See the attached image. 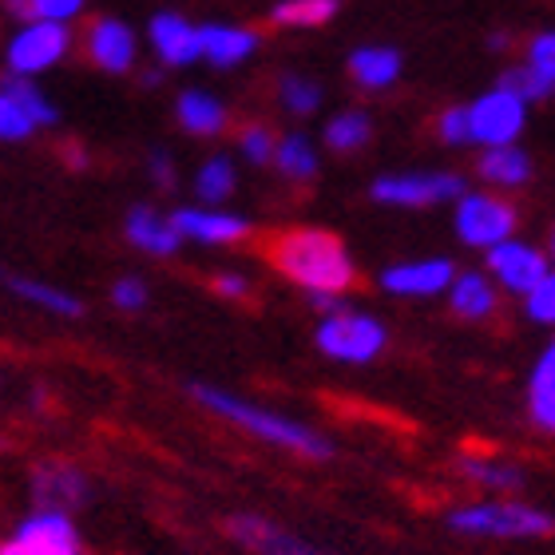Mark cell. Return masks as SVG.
<instances>
[{
  "mask_svg": "<svg viewBox=\"0 0 555 555\" xmlns=\"http://www.w3.org/2000/svg\"><path fill=\"white\" fill-rule=\"evenodd\" d=\"M270 262L289 278L301 294H341L353 289L358 267L349 258L346 243L322 227H294L270 243Z\"/></svg>",
  "mask_w": 555,
  "mask_h": 555,
  "instance_id": "1",
  "label": "cell"
},
{
  "mask_svg": "<svg viewBox=\"0 0 555 555\" xmlns=\"http://www.w3.org/2000/svg\"><path fill=\"white\" fill-rule=\"evenodd\" d=\"M191 397H195L198 405L207 409V413L222 416V421H231L234 428H243L250 437L267 440L274 449H286L294 456H306V461H330L334 456V440L318 433V428L301 425L294 416H282L267 405H255V401H246V397L231 393V389H219V385H207V382H195L186 385Z\"/></svg>",
  "mask_w": 555,
  "mask_h": 555,
  "instance_id": "2",
  "label": "cell"
},
{
  "mask_svg": "<svg viewBox=\"0 0 555 555\" xmlns=\"http://www.w3.org/2000/svg\"><path fill=\"white\" fill-rule=\"evenodd\" d=\"M456 535H473V540H547L555 535V516L535 508L528 500L512 496H488L476 504H461L444 516Z\"/></svg>",
  "mask_w": 555,
  "mask_h": 555,
  "instance_id": "3",
  "label": "cell"
},
{
  "mask_svg": "<svg viewBox=\"0 0 555 555\" xmlns=\"http://www.w3.org/2000/svg\"><path fill=\"white\" fill-rule=\"evenodd\" d=\"M318 349H322L330 361H341V365H373L389 349V330H385L382 318L358 310V306H346L337 313H325L318 322V334H313Z\"/></svg>",
  "mask_w": 555,
  "mask_h": 555,
  "instance_id": "4",
  "label": "cell"
},
{
  "mask_svg": "<svg viewBox=\"0 0 555 555\" xmlns=\"http://www.w3.org/2000/svg\"><path fill=\"white\" fill-rule=\"evenodd\" d=\"M516 222H520V210L512 207L508 195L500 191H464L456 203H452V231L464 246L473 250H492V246L516 238Z\"/></svg>",
  "mask_w": 555,
  "mask_h": 555,
  "instance_id": "5",
  "label": "cell"
},
{
  "mask_svg": "<svg viewBox=\"0 0 555 555\" xmlns=\"http://www.w3.org/2000/svg\"><path fill=\"white\" fill-rule=\"evenodd\" d=\"M464 191H468V183L456 171H393V175H377L370 183L373 203L397 210L452 207Z\"/></svg>",
  "mask_w": 555,
  "mask_h": 555,
  "instance_id": "6",
  "label": "cell"
},
{
  "mask_svg": "<svg viewBox=\"0 0 555 555\" xmlns=\"http://www.w3.org/2000/svg\"><path fill=\"white\" fill-rule=\"evenodd\" d=\"M528 112L532 107L524 104L520 95L492 83L488 92H480L468 104V131H473V147H508V143H520L524 128H528Z\"/></svg>",
  "mask_w": 555,
  "mask_h": 555,
  "instance_id": "7",
  "label": "cell"
},
{
  "mask_svg": "<svg viewBox=\"0 0 555 555\" xmlns=\"http://www.w3.org/2000/svg\"><path fill=\"white\" fill-rule=\"evenodd\" d=\"M485 270L504 294L524 301L547 274H552V258H547L544 246L528 243V238H508V243H500L488 250Z\"/></svg>",
  "mask_w": 555,
  "mask_h": 555,
  "instance_id": "8",
  "label": "cell"
},
{
  "mask_svg": "<svg viewBox=\"0 0 555 555\" xmlns=\"http://www.w3.org/2000/svg\"><path fill=\"white\" fill-rule=\"evenodd\" d=\"M0 555H83V540L64 512H33L0 544Z\"/></svg>",
  "mask_w": 555,
  "mask_h": 555,
  "instance_id": "9",
  "label": "cell"
},
{
  "mask_svg": "<svg viewBox=\"0 0 555 555\" xmlns=\"http://www.w3.org/2000/svg\"><path fill=\"white\" fill-rule=\"evenodd\" d=\"M72 36H68V24H52V21H36V24H24L21 33L9 40V72L12 76H36V72H48L52 64L64 60L68 52Z\"/></svg>",
  "mask_w": 555,
  "mask_h": 555,
  "instance_id": "10",
  "label": "cell"
},
{
  "mask_svg": "<svg viewBox=\"0 0 555 555\" xmlns=\"http://www.w3.org/2000/svg\"><path fill=\"white\" fill-rule=\"evenodd\" d=\"M227 535H231L238 547H246L250 555H337V552L318 547L313 540H306V535L289 532L282 524L267 520V516H255V512L231 516V520H227Z\"/></svg>",
  "mask_w": 555,
  "mask_h": 555,
  "instance_id": "11",
  "label": "cell"
},
{
  "mask_svg": "<svg viewBox=\"0 0 555 555\" xmlns=\"http://www.w3.org/2000/svg\"><path fill=\"white\" fill-rule=\"evenodd\" d=\"M461 270L452 267V258L428 255V258H405L382 270V289L393 298H440L449 294L452 278Z\"/></svg>",
  "mask_w": 555,
  "mask_h": 555,
  "instance_id": "12",
  "label": "cell"
},
{
  "mask_svg": "<svg viewBox=\"0 0 555 555\" xmlns=\"http://www.w3.org/2000/svg\"><path fill=\"white\" fill-rule=\"evenodd\" d=\"M88 476L76 468V464L64 461H44L33 468V504L36 512H76L88 504Z\"/></svg>",
  "mask_w": 555,
  "mask_h": 555,
  "instance_id": "13",
  "label": "cell"
},
{
  "mask_svg": "<svg viewBox=\"0 0 555 555\" xmlns=\"http://www.w3.org/2000/svg\"><path fill=\"white\" fill-rule=\"evenodd\" d=\"M171 222L183 238L203 243V246H227L250 234V219L231 215V210H219V207H183V210H175Z\"/></svg>",
  "mask_w": 555,
  "mask_h": 555,
  "instance_id": "14",
  "label": "cell"
},
{
  "mask_svg": "<svg viewBox=\"0 0 555 555\" xmlns=\"http://www.w3.org/2000/svg\"><path fill=\"white\" fill-rule=\"evenodd\" d=\"M151 44L159 52V60L167 68H186L203 60V40H198V24H191L179 12H159L147 28Z\"/></svg>",
  "mask_w": 555,
  "mask_h": 555,
  "instance_id": "15",
  "label": "cell"
},
{
  "mask_svg": "<svg viewBox=\"0 0 555 555\" xmlns=\"http://www.w3.org/2000/svg\"><path fill=\"white\" fill-rule=\"evenodd\" d=\"M500 294L504 289L488 278V270H461V274L452 278L449 286V310L461 318V322H488V318H496L500 310Z\"/></svg>",
  "mask_w": 555,
  "mask_h": 555,
  "instance_id": "16",
  "label": "cell"
},
{
  "mask_svg": "<svg viewBox=\"0 0 555 555\" xmlns=\"http://www.w3.org/2000/svg\"><path fill=\"white\" fill-rule=\"evenodd\" d=\"M535 163L532 155L520 147V143H508V147H488L476 155V179L488 183V191H520V186L532 183Z\"/></svg>",
  "mask_w": 555,
  "mask_h": 555,
  "instance_id": "17",
  "label": "cell"
},
{
  "mask_svg": "<svg viewBox=\"0 0 555 555\" xmlns=\"http://www.w3.org/2000/svg\"><path fill=\"white\" fill-rule=\"evenodd\" d=\"M456 473L473 488H485L488 496H512V492H524V485H528V468L524 464L504 461V456H488V452L461 456Z\"/></svg>",
  "mask_w": 555,
  "mask_h": 555,
  "instance_id": "18",
  "label": "cell"
},
{
  "mask_svg": "<svg viewBox=\"0 0 555 555\" xmlns=\"http://www.w3.org/2000/svg\"><path fill=\"white\" fill-rule=\"evenodd\" d=\"M405 72V56L393 44H361L349 52V80L361 92H389Z\"/></svg>",
  "mask_w": 555,
  "mask_h": 555,
  "instance_id": "19",
  "label": "cell"
},
{
  "mask_svg": "<svg viewBox=\"0 0 555 555\" xmlns=\"http://www.w3.org/2000/svg\"><path fill=\"white\" fill-rule=\"evenodd\" d=\"M83 48L95 68L116 72V76L135 64V33L124 21H95L83 36Z\"/></svg>",
  "mask_w": 555,
  "mask_h": 555,
  "instance_id": "20",
  "label": "cell"
},
{
  "mask_svg": "<svg viewBox=\"0 0 555 555\" xmlns=\"http://www.w3.org/2000/svg\"><path fill=\"white\" fill-rule=\"evenodd\" d=\"M198 40H203V60L215 68H238L258 52V33L238 24H198Z\"/></svg>",
  "mask_w": 555,
  "mask_h": 555,
  "instance_id": "21",
  "label": "cell"
},
{
  "mask_svg": "<svg viewBox=\"0 0 555 555\" xmlns=\"http://www.w3.org/2000/svg\"><path fill=\"white\" fill-rule=\"evenodd\" d=\"M528 421H532L540 433H552L555 437V337L544 346V353L535 358L532 373H528Z\"/></svg>",
  "mask_w": 555,
  "mask_h": 555,
  "instance_id": "22",
  "label": "cell"
},
{
  "mask_svg": "<svg viewBox=\"0 0 555 555\" xmlns=\"http://www.w3.org/2000/svg\"><path fill=\"white\" fill-rule=\"evenodd\" d=\"M124 231L128 238L139 246V250H147V255H175L179 243H183V234L175 231L171 215H159V210L151 207H135L124 222Z\"/></svg>",
  "mask_w": 555,
  "mask_h": 555,
  "instance_id": "23",
  "label": "cell"
},
{
  "mask_svg": "<svg viewBox=\"0 0 555 555\" xmlns=\"http://www.w3.org/2000/svg\"><path fill=\"white\" fill-rule=\"evenodd\" d=\"M0 286L12 289L16 298L40 306V310L60 313V318H80L83 313V306H80L76 294H68V289H60V286H48V282H36V278L12 274V270H4V267H0Z\"/></svg>",
  "mask_w": 555,
  "mask_h": 555,
  "instance_id": "24",
  "label": "cell"
},
{
  "mask_svg": "<svg viewBox=\"0 0 555 555\" xmlns=\"http://www.w3.org/2000/svg\"><path fill=\"white\" fill-rule=\"evenodd\" d=\"M175 116H179L183 131H191V135L210 139V135H222V131H227V104L215 100L210 92H198V88L179 95Z\"/></svg>",
  "mask_w": 555,
  "mask_h": 555,
  "instance_id": "25",
  "label": "cell"
},
{
  "mask_svg": "<svg viewBox=\"0 0 555 555\" xmlns=\"http://www.w3.org/2000/svg\"><path fill=\"white\" fill-rule=\"evenodd\" d=\"M274 167L282 179L289 183H310L322 159H318V147H313L310 135H301V131H289V135L278 139V151H274Z\"/></svg>",
  "mask_w": 555,
  "mask_h": 555,
  "instance_id": "26",
  "label": "cell"
},
{
  "mask_svg": "<svg viewBox=\"0 0 555 555\" xmlns=\"http://www.w3.org/2000/svg\"><path fill=\"white\" fill-rule=\"evenodd\" d=\"M325 147L337 151V155H353V151L370 147L373 139V116L370 112H361V107H346V112H337L322 131Z\"/></svg>",
  "mask_w": 555,
  "mask_h": 555,
  "instance_id": "27",
  "label": "cell"
},
{
  "mask_svg": "<svg viewBox=\"0 0 555 555\" xmlns=\"http://www.w3.org/2000/svg\"><path fill=\"white\" fill-rule=\"evenodd\" d=\"M341 9V0H278L270 9V21L278 28H322Z\"/></svg>",
  "mask_w": 555,
  "mask_h": 555,
  "instance_id": "28",
  "label": "cell"
},
{
  "mask_svg": "<svg viewBox=\"0 0 555 555\" xmlns=\"http://www.w3.org/2000/svg\"><path fill=\"white\" fill-rule=\"evenodd\" d=\"M234 183H238V171L227 155H210L195 175V195L207 203V207H219L222 198L234 195Z\"/></svg>",
  "mask_w": 555,
  "mask_h": 555,
  "instance_id": "29",
  "label": "cell"
},
{
  "mask_svg": "<svg viewBox=\"0 0 555 555\" xmlns=\"http://www.w3.org/2000/svg\"><path fill=\"white\" fill-rule=\"evenodd\" d=\"M500 88H508V92H516L524 100L528 107H535V104H544V100H552L555 95V83L552 80H544L540 72L532 68V64H512V68H504L500 72Z\"/></svg>",
  "mask_w": 555,
  "mask_h": 555,
  "instance_id": "30",
  "label": "cell"
},
{
  "mask_svg": "<svg viewBox=\"0 0 555 555\" xmlns=\"http://www.w3.org/2000/svg\"><path fill=\"white\" fill-rule=\"evenodd\" d=\"M80 9H83V0H4V12L24 24H36V21L64 24Z\"/></svg>",
  "mask_w": 555,
  "mask_h": 555,
  "instance_id": "31",
  "label": "cell"
},
{
  "mask_svg": "<svg viewBox=\"0 0 555 555\" xmlns=\"http://www.w3.org/2000/svg\"><path fill=\"white\" fill-rule=\"evenodd\" d=\"M278 100H282V107H286L289 116L301 119V116H313L322 107V88L310 76H282L278 80Z\"/></svg>",
  "mask_w": 555,
  "mask_h": 555,
  "instance_id": "32",
  "label": "cell"
},
{
  "mask_svg": "<svg viewBox=\"0 0 555 555\" xmlns=\"http://www.w3.org/2000/svg\"><path fill=\"white\" fill-rule=\"evenodd\" d=\"M0 88H4V92H9L12 100H16V104H21L24 112L36 119V128H52V124L60 119L56 107L48 104L44 95H40V88H33V83L24 80V76H9V80L0 83Z\"/></svg>",
  "mask_w": 555,
  "mask_h": 555,
  "instance_id": "33",
  "label": "cell"
},
{
  "mask_svg": "<svg viewBox=\"0 0 555 555\" xmlns=\"http://www.w3.org/2000/svg\"><path fill=\"white\" fill-rule=\"evenodd\" d=\"M433 131H437V139L444 143V147H473V131H468V104L444 107V112L437 116V124H433Z\"/></svg>",
  "mask_w": 555,
  "mask_h": 555,
  "instance_id": "34",
  "label": "cell"
},
{
  "mask_svg": "<svg viewBox=\"0 0 555 555\" xmlns=\"http://www.w3.org/2000/svg\"><path fill=\"white\" fill-rule=\"evenodd\" d=\"M238 151H243V159L255 163V167H262V163H274L278 135L267 128V124H246V128L238 131Z\"/></svg>",
  "mask_w": 555,
  "mask_h": 555,
  "instance_id": "35",
  "label": "cell"
},
{
  "mask_svg": "<svg viewBox=\"0 0 555 555\" xmlns=\"http://www.w3.org/2000/svg\"><path fill=\"white\" fill-rule=\"evenodd\" d=\"M524 313H528V322L555 330V267H552V274L524 298Z\"/></svg>",
  "mask_w": 555,
  "mask_h": 555,
  "instance_id": "36",
  "label": "cell"
},
{
  "mask_svg": "<svg viewBox=\"0 0 555 555\" xmlns=\"http://www.w3.org/2000/svg\"><path fill=\"white\" fill-rule=\"evenodd\" d=\"M36 131V119L24 112L16 100H12L4 88H0V139H28Z\"/></svg>",
  "mask_w": 555,
  "mask_h": 555,
  "instance_id": "37",
  "label": "cell"
},
{
  "mask_svg": "<svg viewBox=\"0 0 555 555\" xmlns=\"http://www.w3.org/2000/svg\"><path fill=\"white\" fill-rule=\"evenodd\" d=\"M524 64H532L544 80L555 83V28L547 33H535L528 44H524Z\"/></svg>",
  "mask_w": 555,
  "mask_h": 555,
  "instance_id": "38",
  "label": "cell"
},
{
  "mask_svg": "<svg viewBox=\"0 0 555 555\" xmlns=\"http://www.w3.org/2000/svg\"><path fill=\"white\" fill-rule=\"evenodd\" d=\"M112 301H116L119 310H143L147 306V286L139 278H119L116 286H112Z\"/></svg>",
  "mask_w": 555,
  "mask_h": 555,
  "instance_id": "39",
  "label": "cell"
},
{
  "mask_svg": "<svg viewBox=\"0 0 555 555\" xmlns=\"http://www.w3.org/2000/svg\"><path fill=\"white\" fill-rule=\"evenodd\" d=\"M215 294H222V298H231V301L250 298V278H243V274H219V278H215Z\"/></svg>",
  "mask_w": 555,
  "mask_h": 555,
  "instance_id": "40",
  "label": "cell"
},
{
  "mask_svg": "<svg viewBox=\"0 0 555 555\" xmlns=\"http://www.w3.org/2000/svg\"><path fill=\"white\" fill-rule=\"evenodd\" d=\"M147 167H151V175H155V183L159 186H175V163L167 159V151H155Z\"/></svg>",
  "mask_w": 555,
  "mask_h": 555,
  "instance_id": "41",
  "label": "cell"
},
{
  "mask_svg": "<svg viewBox=\"0 0 555 555\" xmlns=\"http://www.w3.org/2000/svg\"><path fill=\"white\" fill-rule=\"evenodd\" d=\"M488 48H492V52H504V48H508V36L492 33V36H488Z\"/></svg>",
  "mask_w": 555,
  "mask_h": 555,
  "instance_id": "42",
  "label": "cell"
},
{
  "mask_svg": "<svg viewBox=\"0 0 555 555\" xmlns=\"http://www.w3.org/2000/svg\"><path fill=\"white\" fill-rule=\"evenodd\" d=\"M544 250H547V258H552V267H555V222L547 227V246H544Z\"/></svg>",
  "mask_w": 555,
  "mask_h": 555,
  "instance_id": "43",
  "label": "cell"
}]
</instances>
